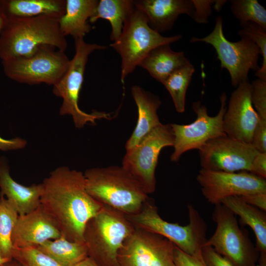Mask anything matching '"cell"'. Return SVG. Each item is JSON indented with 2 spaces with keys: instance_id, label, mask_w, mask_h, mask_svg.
<instances>
[{
  "instance_id": "obj_3",
  "label": "cell",
  "mask_w": 266,
  "mask_h": 266,
  "mask_svg": "<svg viewBox=\"0 0 266 266\" xmlns=\"http://www.w3.org/2000/svg\"><path fill=\"white\" fill-rule=\"evenodd\" d=\"M83 173L86 189L93 198L125 215L139 212L149 198L138 182L122 166L91 168Z\"/></svg>"
},
{
  "instance_id": "obj_37",
  "label": "cell",
  "mask_w": 266,
  "mask_h": 266,
  "mask_svg": "<svg viewBox=\"0 0 266 266\" xmlns=\"http://www.w3.org/2000/svg\"><path fill=\"white\" fill-rule=\"evenodd\" d=\"M249 172L266 178V153L258 152L255 156L251 162Z\"/></svg>"
},
{
  "instance_id": "obj_1",
  "label": "cell",
  "mask_w": 266,
  "mask_h": 266,
  "mask_svg": "<svg viewBox=\"0 0 266 266\" xmlns=\"http://www.w3.org/2000/svg\"><path fill=\"white\" fill-rule=\"evenodd\" d=\"M40 204L57 224L62 236L84 242L86 224L103 207L88 192L84 173L60 166L44 179Z\"/></svg>"
},
{
  "instance_id": "obj_27",
  "label": "cell",
  "mask_w": 266,
  "mask_h": 266,
  "mask_svg": "<svg viewBox=\"0 0 266 266\" xmlns=\"http://www.w3.org/2000/svg\"><path fill=\"white\" fill-rule=\"evenodd\" d=\"M195 70L190 63L173 72L162 82L170 94L178 113L185 111L186 92Z\"/></svg>"
},
{
  "instance_id": "obj_39",
  "label": "cell",
  "mask_w": 266,
  "mask_h": 266,
  "mask_svg": "<svg viewBox=\"0 0 266 266\" xmlns=\"http://www.w3.org/2000/svg\"><path fill=\"white\" fill-rule=\"evenodd\" d=\"M26 144L27 141L20 137L7 140L0 136V150L7 151L22 149L26 146Z\"/></svg>"
},
{
  "instance_id": "obj_21",
  "label": "cell",
  "mask_w": 266,
  "mask_h": 266,
  "mask_svg": "<svg viewBox=\"0 0 266 266\" xmlns=\"http://www.w3.org/2000/svg\"><path fill=\"white\" fill-rule=\"evenodd\" d=\"M189 63L184 52L174 51L169 44H166L153 49L138 66L162 83L173 72Z\"/></svg>"
},
{
  "instance_id": "obj_8",
  "label": "cell",
  "mask_w": 266,
  "mask_h": 266,
  "mask_svg": "<svg viewBox=\"0 0 266 266\" xmlns=\"http://www.w3.org/2000/svg\"><path fill=\"white\" fill-rule=\"evenodd\" d=\"M70 61L64 51L43 45L30 55L3 61L2 64L5 75L14 81L54 86L65 74Z\"/></svg>"
},
{
  "instance_id": "obj_12",
  "label": "cell",
  "mask_w": 266,
  "mask_h": 266,
  "mask_svg": "<svg viewBox=\"0 0 266 266\" xmlns=\"http://www.w3.org/2000/svg\"><path fill=\"white\" fill-rule=\"evenodd\" d=\"M227 100L226 93H223L220 97L219 111L214 116L208 114L206 107L200 101L194 102L192 108L197 118L193 122L186 125L170 124L174 137L171 161L176 162L187 151L199 149L209 140L226 135L223 130V117Z\"/></svg>"
},
{
  "instance_id": "obj_19",
  "label": "cell",
  "mask_w": 266,
  "mask_h": 266,
  "mask_svg": "<svg viewBox=\"0 0 266 266\" xmlns=\"http://www.w3.org/2000/svg\"><path fill=\"white\" fill-rule=\"evenodd\" d=\"M132 94L137 107L136 126L125 144L126 152L135 147L153 129L162 124L158 110L162 104L160 98L137 85L131 88Z\"/></svg>"
},
{
  "instance_id": "obj_30",
  "label": "cell",
  "mask_w": 266,
  "mask_h": 266,
  "mask_svg": "<svg viewBox=\"0 0 266 266\" xmlns=\"http://www.w3.org/2000/svg\"><path fill=\"white\" fill-rule=\"evenodd\" d=\"M242 29L238 32L241 38H247L255 43L263 57L262 66L256 72L258 78L266 81V29L252 22L240 23Z\"/></svg>"
},
{
  "instance_id": "obj_40",
  "label": "cell",
  "mask_w": 266,
  "mask_h": 266,
  "mask_svg": "<svg viewBox=\"0 0 266 266\" xmlns=\"http://www.w3.org/2000/svg\"><path fill=\"white\" fill-rule=\"evenodd\" d=\"M8 20V16L5 11L4 0H0V33Z\"/></svg>"
},
{
  "instance_id": "obj_4",
  "label": "cell",
  "mask_w": 266,
  "mask_h": 266,
  "mask_svg": "<svg viewBox=\"0 0 266 266\" xmlns=\"http://www.w3.org/2000/svg\"><path fill=\"white\" fill-rule=\"evenodd\" d=\"M134 228L124 213L103 206L85 228L88 257L99 266H119V251Z\"/></svg>"
},
{
  "instance_id": "obj_26",
  "label": "cell",
  "mask_w": 266,
  "mask_h": 266,
  "mask_svg": "<svg viewBox=\"0 0 266 266\" xmlns=\"http://www.w3.org/2000/svg\"><path fill=\"white\" fill-rule=\"evenodd\" d=\"M8 16L33 17L43 15L61 17L66 0H4Z\"/></svg>"
},
{
  "instance_id": "obj_31",
  "label": "cell",
  "mask_w": 266,
  "mask_h": 266,
  "mask_svg": "<svg viewBox=\"0 0 266 266\" xmlns=\"http://www.w3.org/2000/svg\"><path fill=\"white\" fill-rule=\"evenodd\" d=\"M12 259L22 266H62L36 247L14 248Z\"/></svg>"
},
{
  "instance_id": "obj_6",
  "label": "cell",
  "mask_w": 266,
  "mask_h": 266,
  "mask_svg": "<svg viewBox=\"0 0 266 266\" xmlns=\"http://www.w3.org/2000/svg\"><path fill=\"white\" fill-rule=\"evenodd\" d=\"M74 55L70 61L64 75L53 86V93L63 99L60 114L62 115H71L75 126L81 129L88 123L95 125V121L97 119L111 118L110 114L103 112L86 113L78 105L79 94L89 56L95 50H104L107 47L87 43L84 38L74 39Z\"/></svg>"
},
{
  "instance_id": "obj_11",
  "label": "cell",
  "mask_w": 266,
  "mask_h": 266,
  "mask_svg": "<svg viewBox=\"0 0 266 266\" xmlns=\"http://www.w3.org/2000/svg\"><path fill=\"white\" fill-rule=\"evenodd\" d=\"M174 134L170 124H161L153 129L133 149L126 152L122 166L138 182L146 193L156 189L155 170L161 150L173 146Z\"/></svg>"
},
{
  "instance_id": "obj_9",
  "label": "cell",
  "mask_w": 266,
  "mask_h": 266,
  "mask_svg": "<svg viewBox=\"0 0 266 266\" xmlns=\"http://www.w3.org/2000/svg\"><path fill=\"white\" fill-rule=\"evenodd\" d=\"M212 218L216 229L204 245L211 246L233 266H256L260 253L235 215L221 203L215 205Z\"/></svg>"
},
{
  "instance_id": "obj_33",
  "label": "cell",
  "mask_w": 266,
  "mask_h": 266,
  "mask_svg": "<svg viewBox=\"0 0 266 266\" xmlns=\"http://www.w3.org/2000/svg\"><path fill=\"white\" fill-rule=\"evenodd\" d=\"M195 10L192 18L198 23H206L211 14V8L216 0H192Z\"/></svg>"
},
{
  "instance_id": "obj_10",
  "label": "cell",
  "mask_w": 266,
  "mask_h": 266,
  "mask_svg": "<svg viewBox=\"0 0 266 266\" xmlns=\"http://www.w3.org/2000/svg\"><path fill=\"white\" fill-rule=\"evenodd\" d=\"M191 42H203L215 49L221 67L226 69L231 77V84L236 87L243 82L248 81L250 70L257 71L261 51L251 40L241 38L236 42L228 40L223 31V19L217 16L213 31L205 37H192Z\"/></svg>"
},
{
  "instance_id": "obj_38",
  "label": "cell",
  "mask_w": 266,
  "mask_h": 266,
  "mask_svg": "<svg viewBox=\"0 0 266 266\" xmlns=\"http://www.w3.org/2000/svg\"><path fill=\"white\" fill-rule=\"evenodd\" d=\"M245 202L266 211V192H260L240 197Z\"/></svg>"
},
{
  "instance_id": "obj_17",
  "label": "cell",
  "mask_w": 266,
  "mask_h": 266,
  "mask_svg": "<svg viewBox=\"0 0 266 266\" xmlns=\"http://www.w3.org/2000/svg\"><path fill=\"white\" fill-rule=\"evenodd\" d=\"M62 236L50 215L40 204L31 212L19 215L12 234L14 248L36 247Z\"/></svg>"
},
{
  "instance_id": "obj_14",
  "label": "cell",
  "mask_w": 266,
  "mask_h": 266,
  "mask_svg": "<svg viewBox=\"0 0 266 266\" xmlns=\"http://www.w3.org/2000/svg\"><path fill=\"white\" fill-rule=\"evenodd\" d=\"M197 181L204 198L215 205L230 197L266 192V178L245 171L228 172L201 168Z\"/></svg>"
},
{
  "instance_id": "obj_7",
  "label": "cell",
  "mask_w": 266,
  "mask_h": 266,
  "mask_svg": "<svg viewBox=\"0 0 266 266\" xmlns=\"http://www.w3.org/2000/svg\"><path fill=\"white\" fill-rule=\"evenodd\" d=\"M182 38L180 34L164 36L149 25L146 15L135 6L125 21L119 38L110 45L121 59V81L139 66L153 49L163 44L175 42Z\"/></svg>"
},
{
  "instance_id": "obj_42",
  "label": "cell",
  "mask_w": 266,
  "mask_h": 266,
  "mask_svg": "<svg viewBox=\"0 0 266 266\" xmlns=\"http://www.w3.org/2000/svg\"><path fill=\"white\" fill-rule=\"evenodd\" d=\"M256 266H266V253H260Z\"/></svg>"
},
{
  "instance_id": "obj_24",
  "label": "cell",
  "mask_w": 266,
  "mask_h": 266,
  "mask_svg": "<svg viewBox=\"0 0 266 266\" xmlns=\"http://www.w3.org/2000/svg\"><path fill=\"white\" fill-rule=\"evenodd\" d=\"M134 7L133 0H100L89 22L94 23L99 19L108 20L112 29L110 38L115 42L120 37L124 24Z\"/></svg>"
},
{
  "instance_id": "obj_44",
  "label": "cell",
  "mask_w": 266,
  "mask_h": 266,
  "mask_svg": "<svg viewBox=\"0 0 266 266\" xmlns=\"http://www.w3.org/2000/svg\"><path fill=\"white\" fill-rule=\"evenodd\" d=\"M10 260H8L4 258H3L1 254L0 253V266H2L3 264H4L5 263L9 261Z\"/></svg>"
},
{
  "instance_id": "obj_29",
  "label": "cell",
  "mask_w": 266,
  "mask_h": 266,
  "mask_svg": "<svg viewBox=\"0 0 266 266\" xmlns=\"http://www.w3.org/2000/svg\"><path fill=\"white\" fill-rule=\"evenodd\" d=\"M231 10L240 23L252 22L266 29V9L257 0H231Z\"/></svg>"
},
{
  "instance_id": "obj_25",
  "label": "cell",
  "mask_w": 266,
  "mask_h": 266,
  "mask_svg": "<svg viewBox=\"0 0 266 266\" xmlns=\"http://www.w3.org/2000/svg\"><path fill=\"white\" fill-rule=\"evenodd\" d=\"M36 247L62 266H74L88 257L84 242L71 241L62 236L47 240Z\"/></svg>"
},
{
  "instance_id": "obj_18",
  "label": "cell",
  "mask_w": 266,
  "mask_h": 266,
  "mask_svg": "<svg viewBox=\"0 0 266 266\" xmlns=\"http://www.w3.org/2000/svg\"><path fill=\"white\" fill-rule=\"evenodd\" d=\"M135 6L146 15L149 26L160 33L170 30L181 14L191 18L195 7L192 0H137Z\"/></svg>"
},
{
  "instance_id": "obj_15",
  "label": "cell",
  "mask_w": 266,
  "mask_h": 266,
  "mask_svg": "<svg viewBox=\"0 0 266 266\" xmlns=\"http://www.w3.org/2000/svg\"><path fill=\"white\" fill-rule=\"evenodd\" d=\"M199 150L201 168L228 172H250L258 152L252 144L227 135L209 140Z\"/></svg>"
},
{
  "instance_id": "obj_16",
  "label": "cell",
  "mask_w": 266,
  "mask_h": 266,
  "mask_svg": "<svg viewBox=\"0 0 266 266\" xmlns=\"http://www.w3.org/2000/svg\"><path fill=\"white\" fill-rule=\"evenodd\" d=\"M251 99V84H239L232 93L223 117L226 134L236 140L251 144L259 120Z\"/></svg>"
},
{
  "instance_id": "obj_20",
  "label": "cell",
  "mask_w": 266,
  "mask_h": 266,
  "mask_svg": "<svg viewBox=\"0 0 266 266\" xmlns=\"http://www.w3.org/2000/svg\"><path fill=\"white\" fill-rule=\"evenodd\" d=\"M0 196H5L14 206L19 215L27 214L40 204L42 183L25 186L16 182L10 176L5 160L0 159Z\"/></svg>"
},
{
  "instance_id": "obj_28",
  "label": "cell",
  "mask_w": 266,
  "mask_h": 266,
  "mask_svg": "<svg viewBox=\"0 0 266 266\" xmlns=\"http://www.w3.org/2000/svg\"><path fill=\"white\" fill-rule=\"evenodd\" d=\"M19 216L14 206L4 196L0 198V253L8 260L12 259L14 247L12 234Z\"/></svg>"
},
{
  "instance_id": "obj_36",
  "label": "cell",
  "mask_w": 266,
  "mask_h": 266,
  "mask_svg": "<svg viewBox=\"0 0 266 266\" xmlns=\"http://www.w3.org/2000/svg\"><path fill=\"white\" fill-rule=\"evenodd\" d=\"M251 144L258 152L266 153V119L259 118Z\"/></svg>"
},
{
  "instance_id": "obj_32",
  "label": "cell",
  "mask_w": 266,
  "mask_h": 266,
  "mask_svg": "<svg viewBox=\"0 0 266 266\" xmlns=\"http://www.w3.org/2000/svg\"><path fill=\"white\" fill-rule=\"evenodd\" d=\"M251 99L259 117L266 119V81L259 78L251 84Z\"/></svg>"
},
{
  "instance_id": "obj_34",
  "label": "cell",
  "mask_w": 266,
  "mask_h": 266,
  "mask_svg": "<svg viewBox=\"0 0 266 266\" xmlns=\"http://www.w3.org/2000/svg\"><path fill=\"white\" fill-rule=\"evenodd\" d=\"M175 266H206L202 255L192 256L181 250L175 246L174 251Z\"/></svg>"
},
{
  "instance_id": "obj_22",
  "label": "cell",
  "mask_w": 266,
  "mask_h": 266,
  "mask_svg": "<svg viewBox=\"0 0 266 266\" xmlns=\"http://www.w3.org/2000/svg\"><path fill=\"white\" fill-rule=\"evenodd\" d=\"M64 14L59 20L60 30L66 36L70 35L74 39L84 38L92 29L89 24L97 7L98 0H66Z\"/></svg>"
},
{
  "instance_id": "obj_13",
  "label": "cell",
  "mask_w": 266,
  "mask_h": 266,
  "mask_svg": "<svg viewBox=\"0 0 266 266\" xmlns=\"http://www.w3.org/2000/svg\"><path fill=\"white\" fill-rule=\"evenodd\" d=\"M175 245L159 234L135 227L119 251V266H175Z\"/></svg>"
},
{
  "instance_id": "obj_23",
  "label": "cell",
  "mask_w": 266,
  "mask_h": 266,
  "mask_svg": "<svg viewBox=\"0 0 266 266\" xmlns=\"http://www.w3.org/2000/svg\"><path fill=\"white\" fill-rule=\"evenodd\" d=\"M221 204L238 216L242 224L248 226L253 230L256 238V248L260 253H266V212L247 203L238 196L225 198Z\"/></svg>"
},
{
  "instance_id": "obj_41",
  "label": "cell",
  "mask_w": 266,
  "mask_h": 266,
  "mask_svg": "<svg viewBox=\"0 0 266 266\" xmlns=\"http://www.w3.org/2000/svg\"><path fill=\"white\" fill-rule=\"evenodd\" d=\"M74 266H99L89 258L86 259Z\"/></svg>"
},
{
  "instance_id": "obj_5",
  "label": "cell",
  "mask_w": 266,
  "mask_h": 266,
  "mask_svg": "<svg viewBox=\"0 0 266 266\" xmlns=\"http://www.w3.org/2000/svg\"><path fill=\"white\" fill-rule=\"evenodd\" d=\"M189 222L181 226L168 222L160 216L157 206L148 199L137 213L126 215L134 227L161 235L185 253L197 256L207 240V226L197 210L188 204Z\"/></svg>"
},
{
  "instance_id": "obj_2",
  "label": "cell",
  "mask_w": 266,
  "mask_h": 266,
  "mask_svg": "<svg viewBox=\"0 0 266 266\" xmlns=\"http://www.w3.org/2000/svg\"><path fill=\"white\" fill-rule=\"evenodd\" d=\"M60 17L8 16L0 33V59L3 61L30 55L43 45L65 51L67 41L59 27Z\"/></svg>"
},
{
  "instance_id": "obj_35",
  "label": "cell",
  "mask_w": 266,
  "mask_h": 266,
  "mask_svg": "<svg viewBox=\"0 0 266 266\" xmlns=\"http://www.w3.org/2000/svg\"><path fill=\"white\" fill-rule=\"evenodd\" d=\"M201 255L206 266H233L210 246L204 245L201 249Z\"/></svg>"
},
{
  "instance_id": "obj_43",
  "label": "cell",
  "mask_w": 266,
  "mask_h": 266,
  "mask_svg": "<svg viewBox=\"0 0 266 266\" xmlns=\"http://www.w3.org/2000/svg\"><path fill=\"white\" fill-rule=\"evenodd\" d=\"M1 266H22L18 262L14 259H11L10 261L5 263Z\"/></svg>"
}]
</instances>
